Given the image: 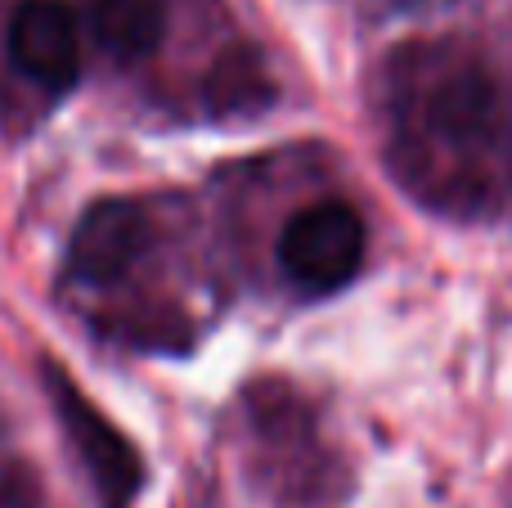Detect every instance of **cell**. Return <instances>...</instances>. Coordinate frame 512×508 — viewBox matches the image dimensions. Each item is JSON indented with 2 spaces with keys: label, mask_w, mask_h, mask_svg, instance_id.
Masks as SVG:
<instances>
[{
  "label": "cell",
  "mask_w": 512,
  "mask_h": 508,
  "mask_svg": "<svg viewBox=\"0 0 512 508\" xmlns=\"http://www.w3.org/2000/svg\"><path fill=\"white\" fill-rule=\"evenodd\" d=\"M405 122L418 144H481L495 126V86L472 59L432 54L423 72H405Z\"/></svg>",
  "instance_id": "cell-1"
},
{
  "label": "cell",
  "mask_w": 512,
  "mask_h": 508,
  "mask_svg": "<svg viewBox=\"0 0 512 508\" xmlns=\"http://www.w3.org/2000/svg\"><path fill=\"white\" fill-rule=\"evenodd\" d=\"M45 387H50L54 414H59L72 450L81 455L90 482H95L99 504L104 508H131V500L144 486V464H140V455H135V446L95 410V401H90V396L81 392L59 365H45Z\"/></svg>",
  "instance_id": "cell-2"
},
{
  "label": "cell",
  "mask_w": 512,
  "mask_h": 508,
  "mask_svg": "<svg viewBox=\"0 0 512 508\" xmlns=\"http://www.w3.org/2000/svg\"><path fill=\"white\" fill-rule=\"evenodd\" d=\"M279 261L301 288L333 293L355 279L364 261V221L346 203H315L288 221L279 239Z\"/></svg>",
  "instance_id": "cell-3"
},
{
  "label": "cell",
  "mask_w": 512,
  "mask_h": 508,
  "mask_svg": "<svg viewBox=\"0 0 512 508\" xmlns=\"http://www.w3.org/2000/svg\"><path fill=\"white\" fill-rule=\"evenodd\" d=\"M149 243V212L131 198H104L81 212L68 243V266L81 284H113L140 261Z\"/></svg>",
  "instance_id": "cell-4"
},
{
  "label": "cell",
  "mask_w": 512,
  "mask_h": 508,
  "mask_svg": "<svg viewBox=\"0 0 512 508\" xmlns=\"http://www.w3.org/2000/svg\"><path fill=\"white\" fill-rule=\"evenodd\" d=\"M9 59L45 90L77 86L81 41L72 9L63 0H23L9 18Z\"/></svg>",
  "instance_id": "cell-5"
},
{
  "label": "cell",
  "mask_w": 512,
  "mask_h": 508,
  "mask_svg": "<svg viewBox=\"0 0 512 508\" xmlns=\"http://www.w3.org/2000/svg\"><path fill=\"white\" fill-rule=\"evenodd\" d=\"M90 23H95V41L113 59L135 63L158 50L162 32H167V9L162 0H95Z\"/></svg>",
  "instance_id": "cell-6"
},
{
  "label": "cell",
  "mask_w": 512,
  "mask_h": 508,
  "mask_svg": "<svg viewBox=\"0 0 512 508\" xmlns=\"http://www.w3.org/2000/svg\"><path fill=\"white\" fill-rule=\"evenodd\" d=\"M270 86H265V72L252 54H230L225 63H216L212 81H207V99H212L216 113H234V108H261Z\"/></svg>",
  "instance_id": "cell-7"
},
{
  "label": "cell",
  "mask_w": 512,
  "mask_h": 508,
  "mask_svg": "<svg viewBox=\"0 0 512 508\" xmlns=\"http://www.w3.org/2000/svg\"><path fill=\"white\" fill-rule=\"evenodd\" d=\"M0 508H36L32 486L18 468H0Z\"/></svg>",
  "instance_id": "cell-8"
}]
</instances>
